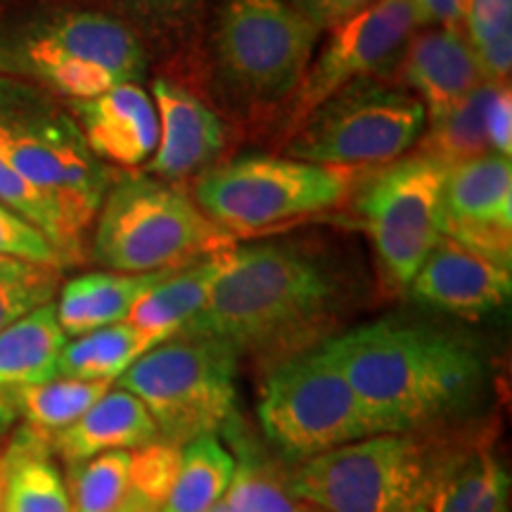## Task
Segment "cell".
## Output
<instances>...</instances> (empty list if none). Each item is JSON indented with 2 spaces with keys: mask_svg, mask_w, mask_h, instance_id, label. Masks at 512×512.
I'll use <instances>...</instances> for the list:
<instances>
[{
  "mask_svg": "<svg viewBox=\"0 0 512 512\" xmlns=\"http://www.w3.org/2000/svg\"><path fill=\"white\" fill-rule=\"evenodd\" d=\"M370 432L418 434L470 406L484 382L472 347L425 325L377 320L325 339Z\"/></svg>",
  "mask_w": 512,
  "mask_h": 512,
  "instance_id": "6da1fadb",
  "label": "cell"
},
{
  "mask_svg": "<svg viewBox=\"0 0 512 512\" xmlns=\"http://www.w3.org/2000/svg\"><path fill=\"white\" fill-rule=\"evenodd\" d=\"M342 304L328 261L292 242L233 247L207 304L181 335L226 344L235 356L302 354Z\"/></svg>",
  "mask_w": 512,
  "mask_h": 512,
  "instance_id": "7a4b0ae2",
  "label": "cell"
},
{
  "mask_svg": "<svg viewBox=\"0 0 512 512\" xmlns=\"http://www.w3.org/2000/svg\"><path fill=\"white\" fill-rule=\"evenodd\" d=\"M420 434H375L306 460L292 491L316 512H427L458 446Z\"/></svg>",
  "mask_w": 512,
  "mask_h": 512,
  "instance_id": "3957f363",
  "label": "cell"
},
{
  "mask_svg": "<svg viewBox=\"0 0 512 512\" xmlns=\"http://www.w3.org/2000/svg\"><path fill=\"white\" fill-rule=\"evenodd\" d=\"M228 249L233 235L162 178H119L100 204L93 254L110 271H176Z\"/></svg>",
  "mask_w": 512,
  "mask_h": 512,
  "instance_id": "277c9868",
  "label": "cell"
},
{
  "mask_svg": "<svg viewBox=\"0 0 512 512\" xmlns=\"http://www.w3.org/2000/svg\"><path fill=\"white\" fill-rule=\"evenodd\" d=\"M320 29L287 0H219L211 53L221 86L249 107L290 102L313 62Z\"/></svg>",
  "mask_w": 512,
  "mask_h": 512,
  "instance_id": "5b68a950",
  "label": "cell"
},
{
  "mask_svg": "<svg viewBox=\"0 0 512 512\" xmlns=\"http://www.w3.org/2000/svg\"><path fill=\"white\" fill-rule=\"evenodd\" d=\"M235 375L238 356L226 344L176 335L145 351L114 384L143 403L159 439L185 446L216 437L233 420Z\"/></svg>",
  "mask_w": 512,
  "mask_h": 512,
  "instance_id": "8992f818",
  "label": "cell"
},
{
  "mask_svg": "<svg viewBox=\"0 0 512 512\" xmlns=\"http://www.w3.org/2000/svg\"><path fill=\"white\" fill-rule=\"evenodd\" d=\"M17 53L31 74L74 102L138 83L147 69L145 43L136 31L69 0L31 19Z\"/></svg>",
  "mask_w": 512,
  "mask_h": 512,
  "instance_id": "52a82bcc",
  "label": "cell"
},
{
  "mask_svg": "<svg viewBox=\"0 0 512 512\" xmlns=\"http://www.w3.org/2000/svg\"><path fill=\"white\" fill-rule=\"evenodd\" d=\"M266 439L299 463L373 437L354 389L320 344L280 361L261 389Z\"/></svg>",
  "mask_w": 512,
  "mask_h": 512,
  "instance_id": "ba28073f",
  "label": "cell"
},
{
  "mask_svg": "<svg viewBox=\"0 0 512 512\" xmlns=\"http://www.w3.org/2000/svg\"><path fill=\"white\" fill-rule=\"evenodd\" d=\"M427 112L408 91L358 81L325 100L290 133L287 157L299 162L375 166L396 162L425 133Z\"/></svg>",
  "mask_w": 512,
  "mask_h": 512,
  "instance_id": "9c48e42d",
  "label": "cell"
},
{
  "mask_svg": "<svg viewBox=\"0 0 512 512\" xmlns=\"http://www.w3.org/2000/svg\"><path fill=\"white\" fill-rule=\"evenodd\" d=\"M351 169L292 157H245L211 169L195 188V202L216 226L256 233L275 223L332 209L347 197Z\"/></svg>",
  "mask_w": 512,
  "mask_h": 512,
  "instance_id": "30bf717a",
  "label": "cell"
},
{
  "mask_svg": "<svg viewBox=\"0 0 512 512\" xmlns=\"http://www.w3.org/2000/svg\"><path fill=\"white\" fill-rule=\"evenodd\" d=\"M446 178V164L418 152L382 166L358 192L356 209L392 287L406 290L444 238Z\"/></svg>",
  "mask_w": 512,
  "mask_h": 512,
  "instance_id": "8fae6325",
  "label": "cell"
},
{
  "mask_svg": "<svg viewBox=\"0 0 512 512\" xmlns=\"http://www.w3.org/2000/svg\"><path fill=\"white\" fill-rule=\"evenodd\" d=\"M0 155L31 185L86 230L110 190V174L88 150L79 128L64 119H0Z\"/></svg>",
  "mask_w": 512,
  "mask_h": 512,
  "instance_id": "7c38bea8",
  "label": "cell"
},
{
  "mask_svg": "<svg viewBox=\"0 0 512 512\" xmlns=\"http://www.w3.org/2000/svg\"><path fill=\"white\" fill-rule=\"evenodd\" d=\"M415 29H420L418 17L406 0H373L368 8L335 24L302 86L292 95L287 133L342 88L370 79V74L392 62Z\"/></svg>",
  "mask_w": 512,
  "mask_h": 512,
  "instance_id": "4fadbf2b",
  "label": "cell"
},
{
  "mask_svg": "<svg viewBox=\"0 0 512 512\" xmlns=\"http://www.w3.org/2000/svg\"><path fill=\"white\" fill-rule=\"evenodd\" d=\"M444 238L512 266V164L484 155L451 166L446 178Z\"/></svg>",
  "mask_w": 512,
  "mask_h": 512,
  "instance_id": "5bb4252c",
  "label": "cell"
},
{
  "mask_svg": "<svg viewBox=\"0 0 512 512\" xmlns=\"http://www.w3.org/2000/svg\"><path fill=\"white\" fill-rule=\"evenodd\" d=\"M408 290L415 302L430 309L463 318L484 316L510 302L512 266L441 238Z\"/></svg>",
  "mask_w": 512,
  "mask_h": 512,
  "instance_id": "9a60e30c",
  "label": "cell"
},
{
  "mask_svg": "<svg viewBox=\"0 0 512 512\" xmlns=\"http://www.w3.org/2000/svg\"><path fill=\"white\" fill-rule=\"evenodd\" d=\"M159 143L147 171L166 181L197 174L214 164L226 147V126L195 93L169 79L152 83Z\"/></svg>",
  "mask_w": 512,
  "mask_h": 512,
  "instance_id": "2e32d148",
  "label": "cell"
},
{
  "mask_svg": "<svg viewBox=\"0 0 512 512\" xmlns=\"http://www.w3.org/2000/svg\"><path fill=\"white\" fill-rule=\"evenodd\" d=\"M401 76L422 102L430 124L446 117L486 83L463 31L448 27H427L408 38V48L401 57Z\"/></svg>",
  "mask_w": 512,
  "mask_h": 512,
  "instance_id": "e0dca14e",
  "label": "cell"
},
{
  "mask_svg": "<svg viewBox=\"0 0 512 512\" xmlns=\"http://www.w3.org/2000/svg\"><path fill=\"white\" fill-rule=\"evenodd\" d=\"M81 136L98 159L117 166L150 162L159 143V119L152 95L138 83H124L91 100L74 102Z\"/></svg>",
  "mask_w": 512,
  "mask_h": 512,
  "instance_id": "ac0fdd59",
  "label": "cell"
},
{
  "mask_svg": "<svg viewBox=\"0 0 512 512\" xmlns=\"http://www.w3.org/2000/svg\"><path fill=\"white\" fill-rule=\"evenodd\" d=\"M157 439V425L143 403L126 389L112 387L74 425L48 437V446L64 463L76 465L102 453L136 451Z\"/></svg>",
  "mask_w": 512,
  "mask_h": 512,
  "instance_id": "d6986e66",
  "label": "cell"
},
{
  "mask_svg": "<svg viewBox=\"0 0 512 512\" xmlns=\"http://www.w3.org/2000/svg\"><path fill=\"white\" fill-rule=\"evenodd\" d=\"M178 271V268H176ZM169 273H117L98 271L69 280L55 304L57 323L64 335L81 337L86 332L124 323L136 304Z\"/></svg>",
  "mask_w": 512,
  "mask_h": 512,
  "instance_id": "ffe728a7",
  "label": "cell"
},
{
  "mask_svg": "<svg viewBox=\"0 0 512 512\" xmlns=\"http://www.w3.org/2000/svg\"><path fill=\"white\" fill-rule=\"evenodd\" d=\"M223 261L226 252L178 268L140 299L126 323L138 332L147 351L181 335L185 325L204 309L223 271Z\"/></svg>",
  "mask_w": 512,
  "mask_h": 512,
  "instance_id": "44dd1931",
  "label": "cell"
},
{
  "mask_svg": "<svg viewBox=\"0 0 512 512\" xmlns=\"http://www.w3.org/2000/svg\"><path fill=\"white\" fill-rule=\"evenodd\" d=\"M67 344L55 304H43L0 332V399L57 377V361Z\"/></svg>",
  "mask_w": 512,
  "mask_h": 512,
  "instance_id": "7402d4cb",
  "label": "cell"
},
{
  "mask_svg": "<svg viewBox=\"0 0 512 512\" xmlns=\"http://www.w3.org/2000/svg\"><path fill=\"white\" fill-rule=\"evenodd\" d=\"M3 512H72L48 437L24 430L3 453Z\"/></svg>",
  "mask_w": 512,
  "mask_h": 512,
  "instance_id": "603a6c76",
  "label": "cell"
},
{
  "mask_svg": "<svg viewBox=\"0 0 512 512\" xmlns=\"http://www.w3.org/2000/svg\"><path fill=\"white\" fill-rule=\"evenodd\" d=\"M512 479L489 446H458L427 512H510Z\"/></svg>",
  "mask_w": 512,
  "mask_h": 512,
  "instance_id": "cb8c5ba5",
  "label": "cell"
},
{
  "mask_svg": "<svg viewBox=\"0 0 512 512\" xmlns=\"http://www.w3.org/2000/svg\"><path fill=\"white\" fill-rule=\"evenodd\" d=\"M235 463L233 453L216 437L185 444L176 482L157 512H211L226 494Z\"/></svg>",
  "mask_w": 512,
  "mask_h": 512,
  "instance_id": "d4e9b609",
  "label": "cell"
},
{
  "mask_svg": "<svg viewBox=\"0 0 512 512\" xmlns=\"http://www.w3.org/2000/svg\"><path fill=\"white\" fill-rule=\"evenodd\" d=\"M145 351L143 339L126 320L107 325V328L67 339L57 361V377L117 382Z\"/></svg>",
  "mask_w": 512,
  "mask_h": 512,
  "instance_id": "484cf974",
  "label": "cell"
},
{
  "mask_svg": "<svg viewBox=\"0 0 512 512\" xmlns=\"http://www.w3.org/2000/svg\"><path fill=\"white\" fill-rule=\"evenodd\" d=\"M114 387L107 380H69L55 377L34 387H24L10 396L15 408L29 422V430L43 437L67 430L93 403H98Z\"/></svg>",
  "mask_w": 512,
  "mask_h": 512,
  "instance_id": "4316f807",
  "label": "cell"
},
{
  "mask_svg": "<svg viewBox=\"0 0 512 512\" xmlns=\"http://www.w3.org/2000/svg\"><path fill=\"white\" fill-rule=\"evenodd\" d=\"M496 86L498 83L494 81L482 83L475 93L467 95L446 117L432 121L420 152L439 159L448 169L470 162V159L489 155V143H486V110H489L491 95H494Z\"/></svg>",
  "mask_w": 512,
  "mask_h": 512,
  "instance_id": "83f0119b",
  "label": "cell"
},
{
  "mask_svg": "<svg viewBox=\"0 0 512 512\" xmlns=\"http://www.w3.org/2000/svg\"><path fill=\"white\" fill-rule=\"evenodd\" d=\"M0 202L41 230L53 242L62 264L69 259H79L83 230L76 228V223L69 219L60 204L50 200L46 192L38 190L19 171L12 169L3 155H0Z\"/></svg>",
  "mask_w": 512,
  "mask_h": 512,
  "instance_id": "f1b7e54d",
  "label": "cell"
},
{
  "mask_svg": "<svg viewBox=\"0 0 512 512\" xmlns=\"http://www.w3.org/2000/svg\"><path fill=\"white\" fill-rule=\"evenodd\" d=\"M221 505L228 512H316L292 491V475L252 453L235 463Z\"/></svg>",
  "mask_w": 512,
  "mask_h": 512,
  "instance_id": "f546056e",
  "label": "cell"
},
{
  "mask_svg": "<svg viewBox=\"0 0 512 512\" xmlns=\"http://www.w3.org/2000/svg\"><path fill=\"white\" fill-rule=\"evenodd\" d=\"M107 12L136 31L140 41L171 43L188 34L204 0H69Z\"/></svg>",
  "mask_w": 512,
  "mask_h": 512,
  "instance_id": "4dcf8cb0",
  "label": "cell"
},
{
  "mask_svg": "<svg viewBox=\"0 0 512 512\" xmlns=\"http://www.w3.org/2000/svg\"><path fill=\"white\" fill-rule=\"evenodd\" d=\"M72 512H119L131 494V451H112L69 465Z\"/></svg>",
  "mask_w": 512,
  "mask_h": 512,
  "instance_id": "1f68e13d",
  "label": "cell"
},
{
  "mask_svg": "<svg viewBox=\"0 0 512 512\" xmlns=\"http://www.w3.org/2000/svg\"><path fill=\"white\" fill-rule=\"evenodd\" d=\"M463 34L486 81L503 83L512 67V0H465Z\"/></svg>",
  "mask_w": 512,
  "mask_h": 512,
  "instance_id": "d6a6232c",
  "label": "cell"
},
{
  "mask_svg": "<svg viewBox=\"0 0 512 512\" xmlns=\"http://www.w3.org/2000/svg\"><path fill=\"white\" fill-rule=\"evenodd\" d=\"M60 268L0 256V332L38 306L53 302Z\"/></svg>",
  "mask_w": 512,
  "mask_h": 512,
  "instance_id": "836d02e7",
  "label": "cell"
},
{
  "mask_svg": "<svg viewBox=\"0 0 512 512\" xmlns=\"http://www.w3.org/2000/svg\"><path fill=\"white\" fill-rule=\"evenodd\" d=\"M183 446L157 439L131 451V494L143 498L152 508H162L176 482Z\"/></svg>",
  "mask_w": 512,
  "mask_h": 512,
  "instance_id": "e575fe53",
  "label": "cell"
},
{
  "mask_svg": "<svg viewBox=\"0 0 512 512\" xmlns=\"http://www.w3.org/2000/svg\"><path fill=\"white\" fill-rule=\"evenodd\" d=\"M0 256L62 268V259L53 242L3 204H0Z\"/></svg>",
  "mask_w": 512,
  "mask_h": 512,
  "instance_id": "d590c367",
  "label": "cell"
},
{
  "mask_svg": "<svg viewBox=\"0 0 512 512\" xmlns=\"http://www.w3.org/2000/svg\"><path fill=\"white\" fill-rule=\"evenodd\" d=\"M486 143L491 155L510 157L512 152V91L508 83H498L486 110Z\"/></svg>",
  "mask_w": 512,
  "mask_h": 512,
  "instance_id": "8d00e7d4",
  "label": "cell"
},
{
  "mask_svg": "<svg viewBox=\"0 0 512 512\" xmlns=\"http://www.w3.org/2000/svg\"><path fill=\"white\" fill-rule=\"evenodd\" d=\"M287 3L323 31L368 8L373 0H287Z\"/></svg>",
  "mask_w": 512,
  "mask_h": 512,
  "instance_id": "74e56055",
  "label": "cell"
},
{
  "mask_svg": "<svg viewBox=\"0 0 512 512\" xmlns=\"http://www.w3.org/2000/svg\"><path fill=\"white\" fill-rule=\"evenodd\" d=\"M411 5L418 27H448L463 31L465 0H406Z\"/></svg>",
  "mask_w": 512,
  "mask_h": 512,
  "instance_id": "f35d334b",
  "label": "cell"
},
{
  "mask_svg": "<svg viewBox=\"0 0 512 512\" xmlns=\"http://www.w3.org/2000/svg\"><path fill=\"white\" fill-rule=\"evenodd\" d=\"M119 512H157V508H152V505H150V503H145L143 498H138V496L128 494L126 503L121 505Z\"/></svg>",
  "mask_w": 512,
  "mask_h": 512,
  "instance_id": "ab89813d",
  "label": "cell"
},
{
  "mask_svg": "<svg viewBox=\"0 0 512 512\" xmlns=\"http://www.w3.org/2000/svg\"><path fill=\"white\" fill-rule=\"evenodd\" d=\"M3 479H5V467H3V453H0V512H3Z\"/></svg>",
  "mask_w": 512,
  "mask_h": 512,
  "instance_id": "60d3db41",
  "label": "cell"
},
{
  "mask_svg": "<svg viewBox=\"0 0 512 512\" xmlns=\"http://www.w3.org/2000/svg\"><path fill=\"white\" fill-rule=\"evenodd\" d=\"M211 512H228V510H226V508H223V505L219 503V505H216V508H214V510H211Z\"/></svg>",
  "mask_w": 512,
  "mask_h": 512,
  "instance_id": "b9f144b4",
  "label": "cell"
}]
</instances>
